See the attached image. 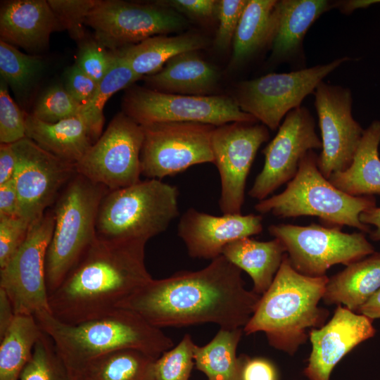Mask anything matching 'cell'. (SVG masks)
Returning a JSON list of instances; mask_svg holds the SVG:
<instances>
[{
	"instance_id": "cell-1",
	"label": "cell",
	"mask_w": 380,
	"mask_h": 380,
	"mask_svg": "<svg viewBox=\"0 0 380 380\" xmlns=\"http://www.w3.org/2000/svg\"><path fill=\"white\" fill-rule=\"evenodd\" d=\"M260 296L245 288L241 270L221 255L201 270L152 279L120 308L159 329L213 323L233 329L246 326Z\"/></svg>"
},
{
	"instance_id": "cell-2",
	"label": "cell",
	"mask_w": 380,
	"mask_h": 380,
	"mask_svg": "<svg viewBox=\"0 0 380 380\" xmlns=\"http://www.w3.org/2000/svg\"><path fill=\"white\" fill-rule=\"evenodd\" d=\"M144 240L97 236L77 265L49 296L51 314L77 324L109 314L153 278Z\"/></svg>"
},
{
	"instance_id": "cell-3",
	"label": "cell",
	"mask_w": 380,
	"mask_h": 380,
	"mask_svg": "<svg viewBox=\"0 0 380 380\" xmlns=\"http://www.w3.org/2000/svg\"><path fill=\"white\" fill-rule=\"evenodd\" d=\"M34 315L70 372L118 350H139L158 359L173 347L161 329L126 308L77 324L63 322L48 311Z\"/></svg>"
},
{
	"instance_id": "cell-4",
	"label": "cell",
	"mask_w": 380,
	"mask_h": 380,
	"mask_svg": "<svg viewBox=\"0 0 380 380\" xmlns=\"http://www.w3.org/2000/svg\"><path fill=\"white\" fill-rule=\"evenodd\" d=\"M328 280L327 275L299 273L286 254L243 331L264 332L272 347L293 355L309 338L310 331L322 327L329 317V312L319 306Z\"/></svg>"
},
{
	"instance_id": "cell-5",
	"label": "cell",
	"mask_w": 380,
	"mask_h": 380,
	"mask_svg": "<svg viewBox=\"0 0 380 380\" xmlns=\"http://www.w3.org/2000/svg\"><path fill=\"white\" fill-rule=\"evenodd\" d=\"M317 156L309 151L300 160L295 177L277 195L258 201L254 206L262 214L278 218L315 216L328 226H349L369 234V225L360 214L376 206L374 196H352L334 186L319 171Z\"/></svg>"
},
{
	"instance_id": "cell-6",
	"label": "cell",
	"mask_w": 380,
	"mask_h": 380,
	"mask_svg": "<svg viewBox=\"0 0 380 380\" xmlns=\"http://www.w3.org/2000/svg\"><path fill=\"white\" fill-rule=\"evenodd\" d=\"M108 191L105 186L77 173L58 196L53 208V231L46 257L49 296L96 239L99 209Z\"/></svg>"
},
{
	"instance_id": "cell-7",
	"label": "cell",
	"mask_w": 380,
	"mask_h": 380,
	"mask_svg": "<svg viewBox=\"0 0 380 380\" xmlns=\"http://www.w3.org/2000/svg\"><path fill=\"white\" fill-rule=\"evenodd\" d=\"M178 198L177 186L156 179L109 191L99 206L97 236L148 241L179 216Z\"/></svg>"
},
{
	"instance_id": "cell-8",
	"label": "cell",
	"mask_w": 380,
	"mask_h": 380,
	"mask_svg": "<svg viewBox=\"0 0 380 380\" xmlns=\"http://www.w3.org/2000/svg\"><path fill=\"white\" fill-rule=\"evenodd\" d=\"M268 232L284 244L291 266L309 277H322L334 265L346 266L375 252L365 233L311 224H272Z\"/></svg>"
},
{
	"instance_id": "cell-9",
	"label": "cell",
	"mask_w": 380,
	"mask_h": 380,
	"mask_svg": "<svg viewBox=\"0 0 380 380\" xmlns=\"http://www.w3.org/2000/svg\"><path fill=\"white\" fill-rule=\"evenodd\" d=\"M122 112L140 125L192 122L215 127L234 122H256L235 99L226 96H191L133 86L122 101Z\"/></svg>"
},
{
	"instance_id": "cell-10",
	"label": "cell",
	"mask_w": 380,
	"mask_h": 380,
	"mask_svg": "<svg viewBox=\"0 0 380 380\" xmlns=\"http://www.w3.org/2000/svg\"><path fill=\"white\" fill-rule=\"evenodd\" d=\"M144 141L141 175L161 179L201 163H214L211 136L215 126L192 122L141 125Z\"/></svg>"
},
{
	"instance_id": "cell-11",
	"label": "cell",
	"mask_w": 380,
	"mask_h": 380,
	"mask_svg": "<svg viewBox=\"0 0 380 380\" xmlns=\"http://www.w3.org/2000/svg\"><path fill=\"white\" fill-rule=\"evenodd\" d=\"M348 60L343 57L324 65L287 73H270L242 82L234 99L243 112L274 130L327 75Z\"/></svg>"
},
{
	"instance_id": "cell-12",
	"label": "cell",
	"mask_w": 380,
	"mask_h": 380,
	"mask_svg": "<svg viewBox=\"0 0 380 380\" xmlns=\"http://www.w3.org/2000/svg\"><path fill=\"white\" fill-rule=\"evenodd\" d=\"M142 127L123 112L114 116L99 139L75 165L78 174L109 191L140 181Z\"/></svg>"
},
{
	"instance_id": "cell-13",
	"label": "cell",
	"mask_w": 380,
	"mask_h": 380,
	"mask_svg": "<svg viewBox=\"0 0 380 380\" xmlns=\"http://www.w3.org/2000/svg\"><path fill=\"white\" fill-rule=\"evenodd\" d=\"M53 227V211L48 209L30 225L23 243L0 268V288L8 296L15 315L51 312L45 265Z\"/></svg>"
},
{
	"instance_id": "cell-14",
	"label": "cell",
	"mask_w": 380,
	"mask_h": 380,
	"mask_svg": "<svg viewBox=\"0 0 380 380\" xmlns=\"http://www.w3.org/2000/svg\"><path fill=\"white\" fill-rule=\"evenodd\" d=\"M185 19L160 4H143L118 0H98L85 25L95 39L111 51L156 35L183 28Z\"/></svg>"
},
{
	"instance_id": "cell-15",
	"label": "cell",
	"mask_w": 380,
	"mask_h": 380,
	"mask_svg": "<svg viewBox=\"0 0 380 380\" xmlns=\"http://www.w3.org/2000/svg\"><path fill=\"white\" fill-rule=\"evenodd\" d=\"M12 145L17 156L13 179L18 197V216L32 225L54 204L77 172L75 164L55 156L27 137Z\"/></svg>"
},
{
	"instance_id": "cell-16",
	"label": "cell",
	"mask_w": 380,
	"mask_h": 380,
	"mask_svg": "<svg viewBox=\"0 0 380 380\" xmlns=\"http://www.w3.org/2000/svg\"><path fill=\"white\" fill-rule=\"evenodd\" d=\"M269 137L268 128L255 122L215 127L211 148L220 177L219 206L223 214L241 213L248 175L259 148Z\"/></svg>"
},
{
	"instance_id": "cell-17",
	"label": "cell",
	"mask_w": 380,
	"mask_h": 380,
	"mask_svg": "<svg viewBox=\"0 0 380 380\" xmlns=\"http://www.w3.org/2000/svg\"><path fill=\"white\" fill-rule=\"evenodd\" d=\"M322 148L313 118L300 106L290 111L274 139L262 151L265 163L248 191L250 197L262 201L296 175L300 160L310 151Z\"/></svg>"
},
{
	"instance_id": "cell-18",
	"label": "cell",
	"mask_w": 380,
	"mask_h": 380,
	"mask_svg": "<svg viewBox=\"0 0 380 380\" xmlns=\"http://www.w3.org/2000/svg\"><path fill=\"white\" fill-rule=\"evenodd\" d=\"M314 95L322 141L317 166L329 179L333 173L350 165L364 129L352 115V96L348 88L321 82Z\"/></svg>"
},
{
	"instance_id": "cell-19",
	"label": "cell",
	"mask_w": 380,
	"mask_h": 380,
	"mask_svg": "<svg viewBox=\"0 0 380 380\" xmlns=\"http://www.w3.org/2000/svg\"><path fill=\"white\" fill-rule=\"evenodd\" d=\"M376 332L372 319L337 305L328 322L310 331L312 350L303 369L304 375L309 380H329L337 364Z\"/></svg>"
},
{
	"instance_id": "cell-20",
	"label": "cell",
	"mask_w": 380,
	"mask_h": 380,
	"mask_svg": "<svg viewBox=\"0 0 380 380\" xmlns=\"http://www.w3.org/2000/svg\"><path fill=\"white\" fill-rule=\"evenodd\" d=\"M262 229L260 215L215 216L191 208L180 217L177 235L191 258L212 260L222 255L227 244L258 234Z\"/></svg>"
},
{
	"instance_id": "cell-21",
	"label": "cell",
	"mask_w": 380,
	"mask_h": 380,
	"mask_svg": "<svg viewBox=\"0 0 380 380\" xmlns=\"http://www.w3.org/2000/svg\"><path fill=\"white\" fill-rule=\"evenodd\" d=\"M57 30H61L59 24L46 0H13L1 4V41L37 55L49 47L51 34Z\"/></svg>"
},
{
	"instance_id": "cell-22",
	"label": "cell",
	"mask_w": 380,
	"mask_h": 380,
	"mask_svg": "<svg viewBox=\"0 0 380 380\" xmlns=\"http://www.w3.org/2000/svg\"><path fill=\"white\" fill-rule=\"evenodd\" d=\"M26 137L60 159L76 165L96 141L82 115L55 123L25 113Z\"/></svg>"
},
{
	"instance_id": "cell-23",
	"label": "cell",
	"mask_w": 380,
	"mask_h": 380,
	"mask_svg": "<svg viewBox=\"0 0 380 380\" xmlns=\"http://www.w3.org/2000/svg\"><path fill=\"white\" fill-rule=\"evenodd\" d=\"M151 89L171 94L207 96L216 86L217 70L196 51L178 54L158 72L143 77Z\"/></svg>"
},
{
	"instance_id": "cell-24",
	"label": "cell",
	"mask_w": 380,
	"mask_h": 380,
	"mask_svg": "<svg viewBox=\"0 0 380 380\" xmlns=\"http://www.w3.org/2000/svg\"><path fill=\"white\" fill-rule=\"evenodd\" d=\"M379 289L380 251H375L329 278L322 300L357 312Z\"/></svg>"
},
{
	"instance_id": "cell-25",
	"label": "cell",
	"mask_w": 380,
	"mask_h": 380,
	"mask_svg": "<svg viewBox=\"0 0 380 380\" xmlns=\"http://www.w3.org/2000/svg\"><path fill=\"white\" fill-rule=\"evenodd\" d=\"M325 0L277 1L270 46L277 58L292 56L311 25L331 7Z\"/></svg>"
},
{
	"instance_id": "cell-26",
	"label": "cell",
	"mask_w": 380,
	"mask_h": 380,
	"mask_svg": "<svg viewBox=\"0 0 380 380\" xmlns=\"http://www.w3.org/2000/svg\"><path fill=\"white\" fill-rule=\"evenodd\" d=\"M380 121L364 130L350 165L333 173L329 180L337 189L352 196L380 195Z\"/></svg>"
},
{
	"instance_id": "cell-27",
	"label": "cell",
	"mask_w": 380,
	"mask_h": 380,
	"mask_svg": "<svg viewBox=\"0 0 380 380\" xmlns=\"http://www.w3.org/2000/svg\"><path fill=\"white\" fill-rule=\"evenodd\" d=\"M286 254L282 242L276 238L260 241L251 237L227 244L222 255L252 279L253 291L262 296L272 284Z\"/></svg>"
},
{
	"instance_id": "cell-28",
	"label": "cell",
	"mask_w": 380,
	"mask_h": 380,
	"mask_svg": "<svg viewBox=\"0 0 380 380\" xmlns=\"http://www.w3.org/2000/svg\"><path fill=\"white\" fill-rule=\"evenodd\" d=\"M206 44V39L198 34H160L123 47L116 52L141 78L158 72L174 56L187 51H196Z\"/></svg>"
},
{
	"instance_id": "cell-29",
	"label": "cell",
	"mask_w": 380,
	"mask_h": 380,
	"mask_svg": "<svg viewBox=\"0 0 380 380\" xmlns=\"http://www.w3.org/2000/svg\"><path fill=\"white\" fill-rule=\"evenodd\" d=\"M157 359L135 349L115 350L70 372L76 380H156Z\"/></svg>"
},
{
	"instance_id": "cell-30",
	"label": "cell",
	"mask_w": 380,
	"mask_h": 380,
	"mask_svg": "<svg viewBox=\"0 0 380 380\" xmlns=\"http://www.w3.org/2000/svg\"><path fill=\"white\" fill-rule=\"evenodd\" d=\"M243 331L220 328L206 345H194V364L208 380H241L243 358L237 357L236 350Z\"/></svg>"
},
{
	"instance_id": "cell-31",
	"label": "cell",
	"mask_w": 380,
	"mask_h": 380,
	"mask_svg": "<svg viewBox=\"0 0 380 380\" xmlns=\"http://www.w3.org/2000/svg\"><path fill=\"white\" fill-rule=\"evenodd\" d=\"M277 1L248 0L233 39V64L245 61L267 44L270 45Z\"/></svg>"
},
{
	"instance_id": "cell-32",
	"label": "cell",
	"mask_w": 380,
	"mask_h": 380,
	"mask_svg": "<svg viewBox=\"0 0 380 380\" xmlns=\"http://www.w3.org/2000/svg\"><path fill=\"white\" fill-rule=\"evenodd\" d=\"M43 331L33 315H15L0 338V380H19Z\"/></svg>"
},
{
	"instance_id": "cell-33",
	"label": "cell",
	"mask_w": 380,
	"mask_h": 380,
	"mask_svg": "<svg viewBox=\"0 0 380 380\" xmlns=\"http://www.w3.org/2000/svg\"><path fill=\"white\" fill-rule=\"evenodd\" d=\"M46 69L39 55L27 54L0 40V74L15 99L26 106Z\"/></svg>"
},
{
	"instance_id": "cell-34",
	"label": "cell",
	"mask_w": 380,
	"mask_h": 380,
	"mask_svg": "<svg viewBox=\"0 0 380 380\" xmlns=\"http://www.w3.org/2000/svg\"><path fill=\"white\" fill-rule=\"evenodd\" d=\"M115 52L117 58L114 65L99 83L94 95L83 107L80 115L90 127L96 141L103 133V108L108 100L118 91L130 87L141 78L132 71L119 54Z\"/></svg>"
},
{
	"instance_id": "cell-35",
	"label": "cell",
	"mask_w": 380,
	"mask_h": 380,
	"mask_svg": "<svg viewBox=\"0 0 380 380\" xmlns=\"http://www.w3.org/2000/svg\"><path fill=\"white\" fill-rule=\"evenodd\" d=\"M19 380L76 379L61 358L53 341L43 332Z\"/></svg>"
},
{
	"instance_id": "cell-36",
	"label": "cell",
	"mask_w": 380,
	"mask_h": 380,
	"mask_svg": "<svg viewBox=\"0 0 380 380\" xmlns=\"http://www.w3.org/2000/svg\"><path fill=\"white\" fill-rule=\"evenodd\" d=\"M83 106L77 102L61 84L46 88L36 101L32 115L46 123L79 116Z\"/></svg>"
},
{
	"instance_id": "cell-37",
	"label": "cell",
	"mask_w": 380,
	"mask_h": 380,
	"mask_svg": "<svg viewBox=\"0 0 380 380\" xmlns=\"http://www.w3.org/2000/svg\"><path fill=\"white\" fill-rule=\"evenodd\" d=\"M194 345L186 334L176 346L163 353L156 360V380H189L194 365Z\"/></svg>"
},
{
	"instance_id": "cell-38",
	"label": "cell",
	"mask_w": 380,
	"mask_h": 380,
	"mask_svg": "<svg viewBox=\"0 0 380 380\" xmlns=\"http://www.w3.org/2000/svg\"><path fill=\"white\" fill-rule=\"evenodd\" d=\"M61 30L68 31L77 43L87 37L86 18L98 0H48Z\"/></svg>"
},
{
	"instance_id": "cell-39",
	"label": "cell",
	"mask_w": 380,
	"mask_h": 380,
	"mask_svg": "<svg viewBox=\"0 0 380 380\" xmlns=\"http://www.w3.org/2000/svg\"><path fill=\"white\" fill-rule=\"evenodd\" d=\"M75 64L98 84L114 65L117 55L97 42L87 37L78 43Z\"/></svg>"
},
{
	"instance_id": "cell-40",
	"label": "cell",
	"mask_w": 380,
	"mask_h": 380,
	"mask_svg": "<svg viewBox=\"0 0 380 380\" xmlns=\"http://www.w3.org/2000/svg\"><path fill=\"white\" fill-rule=\"evenodd\" d=\"M0 81V142L13 144L26 137L25 113L11 98L6 82Z\"/></svg>"
},
{
	"instance_id": "cell-41",
	"label": "cell",
	"mask_w": 380,
	"mask_h": 380,
	"mask_svg": "<svg viewBox=\"0 0 380 380\" xmlns=\"http://www.w3.org/2000/svg\"><path fill=\"white\" fill-rule=\"evenodd\" d=\"M248 0L217 1V16L219 26L215 38L218 50L227 49L233 42L234 34Z\"/></svg>"
},
{
	"instance_id": "cell-42",
	"label": "cell",
	"mask_w": 380,
	"mask_h": 380,
	"mask_svg": "<svg viewBox=\"0 0 380 380\" xmlns=\"http://www.w3.org/2000/svg\"><path fill=\"white\" fill-rule=\"evenodd\" d=\"M30 225L19 216L0 215V268L4 267L25 241Z\"/></svg>"
},
{
	"instance_id": "cell-43",
	"label": "cell",
	"mask_w": 380,
	"mask_h": 380,
	"mask_svg": "<svg viewBox=\"0 0 380 380\" xmlns=\"http://www.w3.org/2000/svg\"><path fill=\"white\" fill-rule=\"evenodd\" d=\"M98 84L75 63L69 67L64 75L65 89L83 107L92 99Z\"/></svg>"
},
{
	"instance_id": "cell-44",
	"label": "cell",
	"mask_w": 380,
	"mask_h": 380,
	"mask_svg": "<svg viewBox=\"0 0 380 380\" xmlns=\"http://www.w3.org/2000/svg\"><path fill=\"white\" fill-rule=\"evenodd\" d=\"M241 380H279V374L270 360L246 356L243 358Z\"/></svg>"
},
{
	"instance_id": "cell-45",
	"label": "cell",
	"mask_w": 380,
	"mask_h": 380,
	"mask_svg": "<svg viewBox=\"0 0 380 380\" xmlns=\"http://www.w3.org/2000/svg\"><path fill=\"white\" fill-rule=\"evenodd\" d=\"M190 16L208 18L217 13V1L215 0H172L163 3Z\"/></svg>"
},
{
	"instance_id": "cell-46",
	"label": "cell",
	"mask_w": 380,
	"mask_h": 380,
	"mask_svg": "<svg viewBox=\"0 0 380 380\" xmlns=\"http://www.w3.org/2000/svg\"><path fill=\"white\" fill-rule=\"evenodd\" d=\"M18 197L13 179L0 184V215L18 216Z\"/></svg>"
},
{
	"instance_id": "cell-47",
	"label": "cell",
	"mask_w": 380,
	"mask_h": 380,
	"mask_svg": "<svg viewBox=\"0 0 380 380\" xmlns=\"http://www.w3.org/2000/svg\"><path fill=\"white\" fill-rule=\"evenodd\" d=\"M17 156L12 144H0V184L13 179Z\"/></svg>"
},
{
	"instance_id": "cell-48",
	"label": "cell",
	"mask_w": 380,
	"mask_h": 380,
	"mask_svg": "<svg viewBox=\"0 0 380 380\" xmlns=\"http://www.w3.org/2000/svg\"><path fill=\"white\" fill-rule=\"evenodd\" d=\"M15 316V313L8 296L0 288V338L6 333Z\"/></svg>"
},
{
	"instance_id": "cell-49",
	"label": "cell",
	"mask_w": 380,
	"mask_h": 380,
	"mask_svg": "<svg viewBox=\"0 0 380 380\" xmlns=\"http://www.w3.org/2000/svg\"><path fill=\"white\" fill-rule=\"evenodd\" d=\"M360 220L365 224L374 227L369 233V238L374 241H380V207L376 205L365 210L360 214Z\"/></svg>"
},
{
	"instance_id": "cell-50",
	"label": "cell",
	"mask_w": 380,
	"mask_h": 380,
	"mask_svg": "<svg viewBox=\"0 0 380 380\" xmlns=\"http://www.w3.org/2000/svg\"><path fill=\"white\" fill-rule=\"evenodd\" d=\"M369 319H380V289L376 292L357 312Z\"/></svg>"
},
{
	"instance_id": "cell-51",
	"label": "cell",
	"mask_w": 380,
	"mask_h": 380,
	"mask_svg": "<svg viewBox=\"0 0 380 380\" xmlns=\"http://www.w3.org/2000/svg\"><path fill=\"white\" fill-rule=\"evenodd\" d=\"M380 1H346V3H338L336 4V6L338 5L340 8L342 9V11L344 13H349L352 12L356 8H365L367 7L374 3L379 2Z\"/></svg>"
},
{
	"instance_id": "cell-52",
	"label": "cell",
	"mask_w": 380,
	"mask_h": 380,
	"mask_svg": "<svg viewBox=\"0 0 380 380\" xmlns=\"http://www.w3.org/2000/svg\"></svg>"
}]
</instances>
